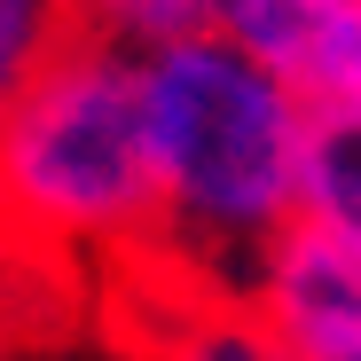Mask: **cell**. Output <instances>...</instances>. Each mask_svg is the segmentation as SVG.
I'll use <instances>...</instances> for the list:
<instances>
[{
    "label": "cell",
    "instance_id": "1",
    "mask_svg": "<svg viewBox=\"0 0 361 361\" xmlns=\"http://www.w3.org/2000/svg\"><path fill=\"white\" fill-rule=\"evenodd\" d=\"M134 102H142L157 228L212 267H244L252 283V259L290 228L307 102L220 32L142 55Z\"/></svg>",
    "mask_w": 361,
    "mask_h": 361
},
{
    "label": "cell",
    "instance_id": "2",
    "mask_svg": "<svg viewBox=\"0 0 361 361\" xmlns=\"http://www.w3.org/2000/svg\"><path fill=\"white\" fill-rule=\"evenodd\" d=\"M0 212L63 244H134L157 228L126 55L63 39L47 71L0 110Z\"/></svg>",
    "mask_w": 361,
    "mask_h": 361
},
{
    "label": "cell",
    "instance_id": "3",
    "mask_svg": "<svg viewBox=\"0 0 361 361\" xmlns=\"http://www.w3.org/2000/svg\"><path fill=\"white\" fill-rule=\"evenodd\" d=\"M220 39L275 71L307 110L361 118V0H220Z\"/></svg>",
    "mask_w": 361,
    "mask_h": 361
},
{
    "label": "cell",
    "instance_id": "4",
    "mask_svg": "<svg viewBox=\"0 0 361 361\" xmlns=\"http://www.w3.org/2000/svg\"><path fill=\"white\" fill-rule=\"evenodd\" d=\"M252 314L290 361H361V252L314 228H283L252 259Z\"/></svg>",
    "mask_w": 361,
    "mask_h": 361
},
{
    "label": "cell",
    "instance_id": "5",
    "mask_svg": "<svg viewBox=\"0 0 361 361\" xmlns=\"http://www.w3.org/2000/svg\"><path fill=\"white\" fill-rule=\"evenodd\" d=\"M290 228H314L338 252H361V118L353 110H307Z\"/></svg>",
    "mask_w": 361,
    "mask_h": 361
},
{
    "label": "cell",
    "instance_id": "6",
    "mask_svg": "<svg viewBox=\"0 0 361 361\" xmlns=\"http://www.w3.org/2000/svg\"><path fill=\"white\" fill-rule=\"evenodd\" d=\"M204 32H220V0H71V39H94L126 63Z\"/></svg>",
    "mask_w": 361,
    "mask_h": 361
},
{
    "label": "cell",
    "instance_id": "7",
    "mask_svg": "<svg viewBox=\"0 0 361 361\" xmlns=\"http://www.w3.org/2000/svg\"><path fill=\"white\" fill-rule=\"evenodd\" d=\"M63 39H71V0H0V110L47 71Z\"/></svg>",
    "mask_w": 361,
    "mask_h": 361
},
{
    "label": "cell",
    "instance_id": "8",
    "mask_svg": "<svg viewBox=\"0 0 361 361\" xmlns=\"http://www.w3.org/2000/svg\"><path fill=\"white\" fill-rule=\"evenodd\" d=\"M173 361H290V353L252 307H228V314H204V322L180 330Z\"/></svg>",
    "mask_w": 361,
    "mask_h": 361
}]
</instances>
